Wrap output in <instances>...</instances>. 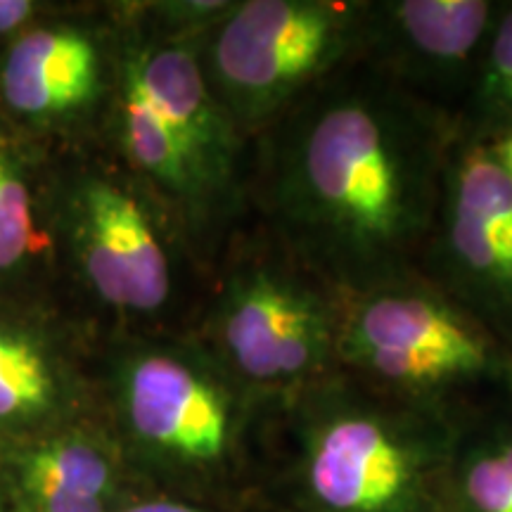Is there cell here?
<instances>
[{"instance_id": "21", "label": "cell", "mask_w": 512, "mask_h": 512, "mask_svg": "<svg viewBox=\"0 0 512 512\" xmlns=\"http://www.w3.org/2000/svg\"><path fill=\"white\" fill-rule=\"evenodd\" d=\"M0 512H8V508H5L3 501H0Z\"/></svg>"}, {"instance_id": "6", "label": "cell", "mask_w": 512, "mask_h": 512, "mask_svg": "<svg viewBox=\"0 0 512 512\" xmlns=\"http://www.w3.org/2000/svg\"><path fill=\"white\" fill-rule=\"evenodd\" d=\"M337 370L451 425L512 396V351L420 271L344 294Z\"/></svg>"}, {"instance_id": "19", "label": "cell", "mask_w": 512, "mask_h": 512, "mask_svg": "<svg viewBox=\"0 0 512 512\" xmlns=\"http://www.w3.org/2000/svg\"><path fill=\"white\" fill-rule=\"evenodd\" d=\"M38 3L34 0H0V36H17L29 29L36 17Z\"/></svg>"}, {"instance_id": "11", "label": "cell", "mask_w": 512, "mask_h": 512, "mask_svg": "<svg viewBox=\"0 0 512 512\" xmlns=\"http://www.w3.org/2000/svg\"><path fill=\"white\" fill-rule=\"evenodd\" d=\"M112 81L114 31L76 22L24 29L0 69L5 105L38 124H76L107 110Z\"/></svg>"}, {"instance_id": "10", "label": "cell", "mask_w": 512, "mask_h": 512, "mask_svg": "<svg viewBox=\"0 0 512 512\" xmlns=\"http://www.w3.org/2000/svg\"><path fill=\"white\" fill-rule=\"evenodd\" d=\"M501 5L503 0H368L358 60L456 121Z\"/></svg>"}, {"instance_id": "5", "label": "cell", "mask_w": 512, "mask_h": 512, "mask_svg": "<svg viewBox=\"0 0 512 512\" xmlns=\"http://www.w3.org/2000/svg\"><path fill=\"white\" fill-rule=\"evenodd\" d=\"M342 299L249 216L207 268L188 332L242 387L278 406L337 373Z\"/></svg>"}, {"instance_id": "4", "label": "cell", "mask_w": 512, "mask_h": 512, "mask_svg": "<svg viewBox=\"0 0 512 512\" xmlns=\"http://www.w3.org/2000/svg\"><path fill=\"white\" fill-rule=\"evenodd\" d=\"M458 425L342 370L278 403L266 512H446Z\"/></svg>"}, {"instance_id": "2", "label": "cell", "mask_w": 512, "mask_h": 512, "mask_svg": "<svg viewBox=\"0 0 512 512\" xmlns=\"http://www.w3.org/2000/svg\"><path fill=\"white\" fill-rule=\"evenodd\" d=\"M114 432L157 494L264 510L278 406L249 392L190 332L128 335L107 361Z\"/></svg>"}, {"instance_id": "16", "label": "cell", "mask_w": 512, "mask_h": 512, "mask_svg": "<svg viewBox=\"0 0 512 512\" xmlns=\"http://www.w3.org/2000/svg\"><path fill=\"white\" fill-rule=\"evenodd\" d=\"M46 247L48 235L36 226L22 159L0 140V275L19 271Z\"/></svg>"}, {"instance_id": "1", "label": "cell", "mask_w": 512, "mask_h": 512, "mask_svg": "<svg viewBox=\"0 0 512 512\" xmlns=\"http://www.w3.org/2000/svg\"><path fill=\"white\" fill-rule=\"evenodd\" d=\"M456 121L356 60L252 140L249 216L339 294L418 271Z\"/></svg>"}, {"instance_id": "7", "label": "cell", "mask_w": 512, "mask_h": 512, "mask_svg": "<svg viewBox=\"0 0 512 512\" xmlns=\"http://www.w3.org/2000/svg\"><path fill=\"white\" fill-rule=\"evenodd\" d=\"M368 0H235L197 38L211 93L249 140L361 55Z\"/></svg>"}, {"instance_id": "8", "label": "cell", "mask_w": 512, "mask_h": 512, "mask_svg": "<svg viewBox=\"0 0 512 512\" xmlns=\"http://www.w3.org/2000/svg\"><path fill=\"white\" fill-rule=\"evenodd\" d=\"M64 223L81 283L102 309L131 323L171 316L181 299L183 252L197 254L138 178L124 166L81 174L69 188Z\"/></svg>"}, {"instance_id": "3", "label": "cell", "mask_w": 512, "mask_h": 512, "mask_svg": "<svg viewBox=\"0 0 512 512\" xmlns=\"http://www.w3.org/2000/svg\"><path fill=\"white\" fill-rule=\"evenodd\" d=\"M119 15L107 102L114 152L171 211L209 268L249 221L252 140L211 93L200 36L162 34L133 10Z\"/></svg>"}, {"instance_id": "18", "label": "cell", "mask_w": 512, "mask_h": 512, "mask_svg": "<svg viewBox=\"0 0 512 512\" xmlns=\"http://www.w3.org/2000/svg\"><path fill=\"white\" fill-rule=\"evenodd\" d=\"M117 512H266V510H233V508H219V505H207L188 501V498H178L169 494H140L131 501L121 505Z\"/></svg>"}, {"instance_id": "14", "label": "cell", "mask_w": 512, "mask_h": 512, "mask_svg": "<svg viewBox=\"0 0 512 512\" xmlns=\"http://www.w3.org/2000/svg\"><path fill=\"white\" fill-rule=\"evenodd\" d=\"M74 399L72 370L53 344L0 318V430L55 418Z\"/></svg>"}, {"instance_id": "12", "label": "cell", "mask_w": 512, "mask_h": 512, "mask_svg": "<svg viewBox=\"0 0 512 512\" xmlns=\"http://www.w3.org/2000/svg\"><path fill=\"white\" fill-rule=\"evenodd\" d=\"M10 482L24 512H117L140 496L112 432L88 425L19 448Z\"/></svg>"}, {"instance_id": "20", "label": "cell", "mask_w": 512, "mask_h": 512, "mask_svg": "<svg viewBox=\"0 0 512 512\" xmlns=\"http://www.w3.org/2000/svg\"><path fill=\"white\" fill-rule=\"evenodd\" d=\"M491 150H494L498 164H501V169L512 181V131L505 133L503 138H498L496 143H491Z\"/></svg>"}, {"instance_id": "15", "label": "cell", "mask_w": 512, "mask_h": 512, "mask_svg": "<svg viewBox=\"0 0 512 512\" xmlns=\"http://www.w3.org/2000/svg\"><path fill=\"white\" fill-rule=\"evenodd\" d=\"M456 131L484 143L512 131V0H503L475 83L456 114Z\"/></svg>"}, {"instance_id": "13", "label": "cell", "mask_w": 512, "mask_h": 512, "mask_svg": "<svg viewBox=\"0 0 512 512\" xmlns=\"http://www.w3.org/2000/svg\"><path fill=\"white\" fill-rule=\"evenodd\" d=\"M444 510L512 512V396L458 422Z\"/></svg>"}, {"instance_id": "17", "label": "cell", "mask_w": 512, "mask_h": 512, "mask_svg": "<svg viewBox=\"0 0 512 512\" xmlns=\"http://www.w3.org/2000/svg\"><path fill=\"white\" fill-rule=\"evenodd\" d=\"M233 8L235 0H155L133 5V12L162 34L197 38L219 24Z\"/></svg>"}, {"instance_id": "9", "label": "cell", "mask_w": 512, "mask_h": 512, "mask_svg": "<svg viewBox=\"0 0 512 512\" xmlns=\"http://www.w3.org/2000/svg\"><path fill=\"white\" fill-rule=\"evenodd\" d=\"M418 271L512 351V181L491 143L456 131Z\"/></svg>"}]
</instances>
